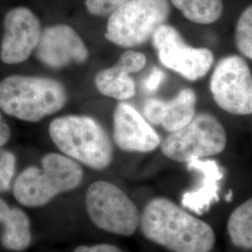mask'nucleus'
<instances>
[{"instance_id":"obj_1","label":"nucleus","mask_w":252,"mask_h":252,"mask_svg":"<svg viewBox=\"0 0 252 252\" xmlns=\"http://www.w3.org/2000/svg\"><path fill=\"white\" fill-rule=\"evenodd\" d=\"M139 226L147 239L173 252H210L216 242L211 226L163 197L147 204Z\"/></svg>"},{"instance_id":"obj_2","label":"nucleus","mask_w":252,"mask_h":252,"mask_svg":"<svg viewBox=\"0 0 252 252\" xmlns=\"http://www.w3.org/2000/svg\"><path fill=\"white\" fill-rule=\"evenodd\" d=\"M67 93L51 78L10 75L0 81V109L10 117L36 123L64 107Z\"/></svg>"},{"instance_id":"obj_3","label":"nucleus","mask_w":252,"mask_h":252,"mask_svg":"<svg viewBox=\"0 0 252 252\" xmlns=\"http://www.w3.org/2000/svg\"><path fill=\"white\" fill-rule=\"evenodd\" d=\"M83 180L81 165L60 153H48L41 166H29L12 182V194L22 206L39 207L53 199L78 188Z\"/></svg>"},{"instance_id":"obj_4","label":"nucleus","mask_w":252,"mask_h":252,"mask_svg":"<svg viewBox=\"0 0 252 252\" xmlns=\"http://www.w3.org/2000/svg\"><path fill=\"white\" fill-rule=\"evenodd\" d=\"M54 145L65 156L95 170H104L113 159V146L104 127L94 118L66 115L49 127Z\"/></svg>"},{"instance_id":"obj_5","label":"nucleus","mask_w":252,"mask_h":252,"mask_svg":"<svg viewBox=\"0 0 252 252\" xmlns=\"http://www.w3.org/2000/svg\"><path fill=\"white\" fill-rule=\"evenodd\" d=\"M171 13L168 0H131L108 17L105 36L123 48H134L152 39Z\"/></svg>"},{"instance_id":"obj_6","label":"nucleus","mask_w":252,"mask_h":252,"mask_svg":"<svg viewBox=\"0 0 252 252\" xmlns=\"http://www.w3.org/2000/svg\"><path fill=\"white\" fill-rule=\"evenodd\" d=\"M227 145L225 129L215 116L199 113L186 126L167 135L161 144L167 158L189 162L218 155Z\"/></svg>"},{"instance_id":"obj_7","label":"nucleus","mask_w":252,"mask_h":252,"mask_svg":"<svg viewBox=\"0 0 252 252\" xmlns=\"http://www.w3.org/2000/svg\"><path fill=\"white\" fill-rule=\"evenodd\" d=\"M85 205L93 223L108 233L130 236L139 226L140 214L135 203L111 182L92 183L85 195Z\"/></svg>"},{"instance_id":"obj_8","label":"nucleus","mask_w":252,"mask_h":252,"mask_svg":"<svg viewBox=\"0 0 252 252\" xmlns=\"http://www.w3.org/2000/svg\"><path fill=\"white\" fill-rule=\"evenodd\" d=\"M217 105L234 115L252 114V74L242 57L229 55L217 63L210 79Z\"/></svg>"},{"instance_id":"obj_9","label":"nucleus","mask_w":252,"mask_h":252,"mask_svg":"<svg viewBox=\"0 0 252 252\" xmlns=\"http://www.w3.org/2000/svg\"><path fill=\"white\" fill-rule=\"evenodd\" d=\"M152 42L160 62L189 81L204 78L214 63V54L209 49L187 44L180 32L170 25L159 27Z\"/></svg>"},{"instance_id":"obj_10","label":"nucleus","mask_w":252,"mask_h":252,"mask_svg":"<svg viewBox=\"0 0 252 252\" xmlns=\"http://www.w3.org/2000/svg\"><path fill=\"white\" fill-rule=\"evenodd\" d=\"M41 26L36 14L27 7L9 9L3 20L0 59L6 64L24 63L39 43Z\"/></svg>"},{"instance_id":"obj_11","label":"nucleus","mask_w":252,"mask_h":252,"mask_svg":"<svg viewBox=\"0 0 252 252\" xmlns=\"http://www.w3.org/2000/svg\"><path fill=\"white\" fill-rule=\"evenodd\" d=\"M36 55L46 66L61 69L73 63L86 62L89 52L83 39L72 27L54 25L42 31Z\"/></svg>"},{"instance_id":"obj_12","label":"nucleus","mask_w":252,"mask_h":252,"mask_svg":"<svg viewBox=\"0 0 252 252\" xmlns=\"http://www.w3.org/2000/svg\"><path fill=\"white\" fill-rule=\"evenodd\" d=\"M113 138L126 152L150 153L161 144V138L133 106L120 102L113 114Z\"/></svg>"},{"instance_id":"obj_13","label":"nucleus","mask_w":252,"mask_h":252,"mask_svg":"<svg viewBox=\"0 0 252 252\" xmlns=\"http://www.w3.org/2000/svg\"><path fill=\"white\" fill-rule=\"evenodd\" d=\"M196 94L190 88H184L170 100H146L143 113L148 122L161 126L172 133L186 126L196 114Z\"/></svg>"},{"instance_id":"obj_14","label":"nucleus","mask_w":252,"mask_h":252,"mask_svg":"<svg viewBox=\"0 0 252 252\" xmlns=\"http://www.w3.org/2000/svg\"><path fill=\"white\" fill-rule=\"evenodd\" d=\"M187 164L189 169L198 172L202 178L197 188L183 194L181 203L190 211L202 214L219 200L220 181L223 178V172L213 160L198 159Z\"/></svg>"},{"instance_id":"obj_15","label":"nucleus","mask_w":252,"mask_h":252,"mask_svg":"<svg viewBox=\"0 0 252 252\" xmlns=\"http://www.w3.org/2000/svg\"><path fill=\"white\" fill-rule=\"evenodd\" d=\"M0 225L3 227L1 245L9 252H23L32 242L30 220L21 208L10 207L0 197Z\"/></svg>"},{"instance_id":"obj_16","label":"nucleus","mask_w":252,"mask_h":252,"mask_svg":"<svg viewBox=\"0 0 252 252\" xmlns=\"http://www.w3.org/2000/svg\"><path fill=\"white\" fill-rule=\"evenodd\" d=\"M94 83L100 93L108 97L125 101L135 94V81L123 65L117 63L97 72Z\"/></svg>"},{"instance_id":"obj_17","label":"nucleus","mask_w":252,"mask_h":252,"mask_svg":"<svg viewBox=\"0 0 252 252\" xmlns=\"http://www.w3.org/2000/svg\"><path fill=\"white\" fill-rule=\"evenodd\" d=\"M227 231L232 243L238 249L252 250V197L232 212L228 220Z\"/></svg>"},{"instance_id":"obj_18","label":"nucleus","mask_w":252,"mask_h":252,"mask_svg":"<svg viewBox=\"0 0 252 252\" xmlns=\"http://www.w3.org/2000/svg\"><path fill=\"white\" fill-rule=\"evenodd\" d=\"M183 16L199 25H210L222 15V0H171Z\"/></svg>"},{"instance_id":"obj_19","label":"nucleus","mask_w":252,"mask_h":252,"mask_svg":"<svg viewBox=\"0 0 252 252\" xmlns=\"http://www.w3.org/2000/svg\"><path fill=\"white\" fill-rule=\"evenodd\" d=\"M234 40L238 51L252 60V4L244 10L237 21Z\"/></svg>"},{"instance_id":"obj_20","label":"nucleus","mask_w":252,"mask_h":252,"mask_svg":"<svg viewBox=\"0 0 252 252\" xmlns=\"http://www.w3.org/2000/svg\"><path fill=\"white\" fill-rule=\"evenodd\" d=\"M17 158L4 147L0 148V192L9 191L16 172Z\"/></svg>"},{"instance_id":"obj_21","label":"nucleus","mask_w":252,"mask_h":252,"mask_svg":"<svg viewBox=\"0 0 252 252\" xmlns=\"http://www.w3.org/2000/svg\"><path fill=\"white\" fill-rule=\"evenodd\" d=\"M129 1L131 0H85V7L93 15L109 17Z\"/></svg>"},{"instance_id":"obj_22","label":"nucleus","mask_w":252,"mask_h":252,"mask_svg":"<svg viewBox=\"0 0 252 252\" xmlns=\"http://www.w3.org/2000/svg\"><path fill=\"white\" fill-rule=\"evenodd\" d=\"M117 63L123 65L131 74H133L139 72L144 68L147 63V57L140 52L128 50L120 56Z\"/></svg>"},{"instance_id":"obj_23","label":"nucleus","mask_w":252,"mask_h":252,"mask_svg":"<svg viewBox=\"0 0 252 252\" xmlns=\"http://www.w3.org/2000/svg\"><path fill=\"white\" fill-rule=\"evenodd\" d=\"M165 79V73L158 66H154L142 82V88L148 94H153L158 90Z\"/></svg>"},{"instance_id":"obj_24","label":"nucleus","mask_w":252,"mask_h":252,"mask_svg":"<svg viewBox=\"0 0 252 252\" xmlns=\"http://www.w3.org/2000/svg\"><path fill=\"white\" fill-rule=\"evenodd\" d=\"M74 252H125L110 244H97L94 246H79Z\"/></svg>"},{"instance_id":"obj_25","label":"nucleus","mask_w":252,"mask_h":252,"mask_svg":"<svg viewBox=\"0 0 252 252\" xmlns=\"http://www.w3.org/2000/svg\"><path fill=\"white\" fill-rule=\"evenodd\" d=\"M10 136H11L10 127L0 111V148L4 147L9 142Z\"/></svg>"},{"instance_id":"obj_26","label":"nucleus","mask_w":252,"mask_h":252,"mask_svg":"<svg viewBox=\"0 0 252 252\" xmlns=\"http://www.w3.org/2000/svg\"><path fill=\"white\" fill-rule=\"evenodd\" d=\"M231 199H232V191H229L228 195L226 196V201H231Z\"/></svg>"}]
</instances>
